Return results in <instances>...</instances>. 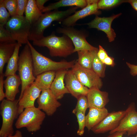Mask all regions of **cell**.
<instances>
[{"label": "cell", "mask_w": 137, "mask_h": 137, "mask_svg": "<svg viewBox=\"0 0 137 137\" xmlns=\"http://www.w3.org/2000/svg\"><path fill=\"white\" fill-rule=\"evenodd\" d=\"M125 134H126L124 132L117 131L109 134L107 137H124L123 136V135ZM133 137H137V134L136 136Z\"/></svg>", "instance_id": "40"}, {"label": "cell", "mask_w": 137, "mask_h": 137, "mask_svg": "<svg viewBox=\"0 0 137 137\" xmlns=\"http://www.w3.org/2000/svg\"><path fill=\"white\" fill-rule=\"evenodd\" d=\"M126 114L118 127L110 132L111 134L117 131L123 132L128 136L134 134L137 132V111L134 104H131L126 110Z\"/></svg>", "instance_id": "10"}, {"label": "cell", "mask_w": 137, "mask_h": 137, "mask_svg": "<svg viewBox=\"0 0 137 137\" xmlns=\"http://www.w3.org/2000/svg\"><path fill=\"white\" fill-rule=\"evenodd\" d=\"M89 107L99 109L105 108L109 101L108 93L98 89H89L86 95Z\"/></svg>", "instance_id": "17"}, {"label": "cell", "mask_w": 137, "mask_h": 137, "mask_svg": "<svg viewBox=\"0 0 137 137\" xmlns=\"http://www.w3.org/2000/svg\"><path fill=\"white\" fill-rule=\"evenodd\" d=\"M127 2L131 5L132 8L137 11V0H129Z\"/></svg>", "instance_id": "41"}, {"label": "cell", "mask_w": 137, "mask_h": 137, "mask_svg": "<svg viewBox=\"0 0 137 137\" xmlns=\"http://www.w3.org/2000/svg\"><path fill=\"white\" fill-rule=\"evenodd\" d=\"M34 45L46 47L51 56L66 57L74 53V47L71 39L63 35L58 37L54 33L33 41Z\"/></svg>", "instance_id": "2"}, {"label": "cell", "mask_w": 137, "mask_h": 137, "mask_svg": "<svg viewBox=\"0 0 137 137\" xmlns=\"http://www.w3.org/2000/svg\"><path fill=\"white\" fill-rule=\"evenodd\" d=\"M27 43L30 49L33 60V73L35 77L47 71H57L71 68L76 61L75 60L69 62L54 61L45 57L38 52L32 46L29 40Z\"/></svg>", "instance_id": "3"}, {"label": "cell", "mask_w": 137, "mask_h": 137, "mask_svg": "<svg viewBox=\"0 0 137 137\" xmlns=\"http://www.w3.org/2000/svg\"><path fill=\"white\" fill-rule=\"evenodd\" d=\"M67 70H60L56 72L55 78L50 89L58 100L62 99L65 94L70 93L64 83V77Z\"/></svg>", "instance_id": "18"}, {"label": "cell", "mask_w": 137, "mask_h": 137, "mask_svg": "<svg viewBox=\"0 0 137 137\" xmlns=\"http://www.w3.org/2000/svg\"><path fill=\"white\" fill-rule=\"evenodd\" d=\"M85 114L81 112H77L75 114L78 124V129L77 134L80 136H82L83 134L84 128L86 127V116Z\"/></svg>", "instance_id": "30"}, {"label": "cell", "mask_w": 137, "mask_h": 137, "mask_svg": "<svg viewBox=\"0 0 137 137\" xmlns=\"http://www.w3.org/2000/svg\"><path fill=\"white\" fill-rule=\"evenodd\" d=\"M3 1L4 6L8 10L11 17L17 15V0H3Z\"/></svg>", "instance_id": "33"}, {"label": "cell", "mask_w": 137, "mask_h": 137, "mask_svg": "<svg viewBox=\"0 0 137 137\" xmlns=\"http://www.w3.org/2000/svg\"><path fill=\"white\" fill-rule=\"evenodd\" d=\"M46 116L45 113L35 107L26 108L20 114L15 125L18 129L25 127L29 132L40 129Z\"/></svg>", "instance_id": "6"}, {"label": "cell", "mask_w": 137, "mask_h": 137, "mask_svg": "<svg viewBox=\"0 0 137 137\" xmlns=\"http://www.w3.org/2000/svg\"><path fill=\"white\" fill-rule=\"evenodd\" d=\"M102 62L106 65L111 66H114L115 64L114 58L109 56L105 58Z\"/></svg>", "instance_id": "38"}, {"label": "cell", "mask_w": 137, "mask_h": 137, "mask_svg": "<svg viewBox=\"0 0 137 137\" xmlns=\"http://www.w3.org/2000/svg\"><path fill=\"white\" fill-rule=\"evenodd\" d=\"M21 81L19 75L16 74L9 75L4 80V87L5 90V97L11 101L15 100L17 94L19 92V87Z\"/></svg>", "instance_id": "19"}, {"label": "cell", "mask_w": 137, "mask_h": 137, "mask_svg": "<svg viewBox=\"0 0 137 137\" xmlns=\"http://www.w3.org/2000/svg\"><path fill=\"white\" fill-rule=\"evenodd\" d=\"M124 2L127 1L120 0H100L97 3L98 9L109 8Z\"/></svg>", "instance_id": "29"}, {"label": "cell", "mask_w": 137, "mask_h": 137, "mask_svg": "<svg viewBox=\"0 0 137 137\" xmlns=\"http://www.w3.org/2000/svg\"><path fill=\"white\" fill-rule=\"evenodd\" d=\"M89 108V112L86 115V127L90 131L100 122L109 113L105 107L101 109Z\"/></svg>", "instance_id": "20"}, {"label": "cell", "mask_w": 137, "mask_h": 137, "mask_svg": "<svg viewBox=\"0 0 137 137\" xmlns=\"http://www.w3.org/2000/svg\"><path fill=\"white\" fill-rule=\"evenodd\" d=\"M78 8L76 7H72L65 11L57 9L43 14L37 20L31 25L28 40L33 41L42 38L44 36L45 30L52 22L62 21L72 13H75Z\"/></svg>", "instance_id": "1"}, {"label": "cell", "mask_w": 137, "mask_h": 137, "mask_svg": "<svg viewBox=\"0 0 137 137\" xmlns=\"http://www.w3.org/2000/svg\"><path fill=\"white\" fill-rule=\"evenodd\" d=\"M10 14L4 4L3 0H0V25L4 26L10 19Z\"/></svg>", "instance_id": "32"}, {"label": "cell", "mask_w": 137, "mask_h": 137, "mask_svg": "<svg viewBox=\"0 0 137 137\" xmlns=\"http://www.w3.org/2000/svg\"><path fill=\"white\" fill-rule=\"evenodd\" d=\"M56 32L62 33L71 40L74 47V53L82 50H92L98 48L90 44L87 41L86 36L82 31L76 29L72 27L63 26L58 27Z\"/></svg>", "instance_id": "9"}, {"label": "cell", "mask_w": 137, "mask_h": 137, "mask_svg": "<svg viewBox=\"0 0 137 137\" xmlns=\"http://www.w3.org/2000/svg\"><path fill=\"white\" fill-rule=\"evenodd\" d=\"M16 43H0V74L3 73L5 65L13 55Z\"/></svg>", "instance_id": "22"}, {"label": "cell", "mask_w": 137, "mask_h": 137, "mask_svg": "<svg viewBox=\"0 0 137 137\" xmlns=\"http://www.w3.org/2000/svg\"><path fill=\"white\" fill-rule=\"evenodd\" d=\"M97 55L99 59L102 62L108 56L106 51L100 45L99 46V49Z\"/></svg>", "instance_id": "36"}, {"label": "cell", "mask_w": 137, "mask_h": 137, "mask_svg": "<svg viewBox=\"0 0 137 137\" xmlns=\"http://www.w3.org/2000/svg\"><path fill=\"white\" fill-rule=\"evenodd\" d=\"M8 137H22V134L21 131L18 130L15 131L14 135H10Z\"/></svg>", "instance_id": "42"}, {"label": "cell", "mask_w": 137, "mask_h": 137, "mask_svg": "<svg viewBox=\"0 0 137 137\" xmlns=\"http://www.w3.org/2000/svg\"><path fill=\"white\" fill-rule=\"evenodd\" d=\"M56 72L47 71L37 75L34 82L42 91L50 89L55 78Z\"/></svg>", "instance_id": "23"}, {"label": "cell", "mask_w": 137, "mask_h": 137, "mask_svg": "<svg viewBox=\"0 0 137 137\" xmlns=\"http://www.w3.org/2000/svg\"><path fill=\"white\" fill-rule=\"evenodd\" d=\"M19 76L21 81V91L18 101L22 97L25 89L35 81L32 56L30 48L27 43L21 52L18 62Z\"/></svg>", "instance_id": "4"}, {"label": "cell", "mask_w": 137, "mask_h": 137, "mask_svg": "<svg viewBox=\"0 0 137 137\" xmlns=\"http://www.w3.org/2000/svg\"><path fill=\"white\" fill-rule=\"evenodd\" d=\"M97 54L93 58L92 69L100 78H103L105 76L106 65L99 59Z\"/></svg>", "instance_id": "27"}, {"label": "cell", "mask_w": 137, "mask_h": 137, "mask_svg": "<svg viewBox=\"0 0 137 137\" xmlns=\"http://www.w3.org/2000/svg\"><path fill=\"white\" fill-rule=\"evenodd\" d=\"M4 73L0 74V101H2L5 97V93L3 91L4 84Z\"/></svg>", "instance_id": "35"}, {"label": "cell", "mask_w": 137, "mask_h": 137, "mask_svg": "<svg viewBox=\"0 0 137 137\" xmlns=\"http://www.w3.org/2000/svg\"><path fill=\"white\" fill-rule=\"evenodd\" d=\"M98 50L97 48L92 50H82L77 52L78 58L77 62L82 67L92 69L93 58Z\"/></svg>", "instance_id": "24"}, {"label": "cell", "mask_w": 137, "mask_h": 137, "mask_svg": "<svg viewBox=\"0 0 137 137\" xmlns=\"http://www.w3.org/2000/svg\"><path fill=\"white\" fill-rule=\"evenodd\" d=\"M25 13V16L31 25L37 20L43 14L38 8L35 0H28Z\"/></svg>", "instance_id": "26"}, {"label": "cell", "mask_w": 137, "mask_h": 137, "mask_svg": "<svg viewBox=\"0 0 137 137\" xmlns=\"http://www.w3.org/2000/svg\"><path fill=\"white\" fill-rule=\"evenodd\" d=\"M126 113L125 110L113 111L109 113L99 124L91 130L96 134H102L112 131L118 126Z\"/></svg>", "instance_id": "11"}, {"label": "cell", "mask_w": 137, "mask_h": 137, "mask_svg": "<svg viewBox=\"0 0 137 137\" xmlns=\"http://www.w3.org/2000/svg\"><path fill=\"white\" fill-rule=\"evenodd\" d=\"M71 69L81 83L89 89H100L102 87L103 83L101 78L92 69L81 67L76 61Z\"/></svg>", "instance_id": "8"}, {"label": "cell", "mask_w": 137, "mask_h": 137, "mask_svg": "<svg viewBox=\"0 0 137 137\" xmlns=\"http://www.w3.org/2000/svg\"><path fill=\"white\" fill-rule=\"evenodd\" d=\"M41 91L34 82L25 89L22 97L19 101L18 112L19 114L25 109L35 107V101L39 97Z\"/></svg>", "instance_id": "16"}, {"label": "cell", "mask_w": 137, "mask_h": 137, "mask_svg": "<svg viewBox=\"0 0 137 137\" xmlns=\"http://www.w3.org/2000/svg\"><path fill=\"white\" fill-rule=\"evenodd\" d=\"M47 0H36V5L39 9L42 12L45 6L44 4L47 1Z\"/></svg>", "instance_id": "39"}, {"label": "cell", "mask_w": 137, "mask_h": 137, "mask_svg": "<svg viewBox=\"0 0 137 137\" xmlns=\"http://www.w3.org/2000/svg\"><path fill=\"white\" fill-rule=\"evenodd\" d=\"M126 64L130 69V73L133 76L137 75V65L131 64L129 62H126Z\"/></svg>", "instance_id": "37"}, {"label": "cell", "mask_w": 137, "mask_h": 137, "mask_svg": "<svg viewBox=\"0 0 137 137\" xmlns=\"http://www.w3.org/2000/svg\"><path fill=\"white\" fill-rule=\"evenodd\" d=\"M16 41L4 26L0 25V43H14Z\"/></svg>", "instance_id": "31"}, {"label": "cell", "mask_w": 137, "mask_h": 137, "mask_svg": "<svg viewBox=\"0 0 137 137\" xmlns=\"http://www.w3.org/2000/svg\"><path fill=\"white\" fill-rule=\"evenodd\" d=\"M18 99L13 101L4 99L0 105V114L2 123L0 130V137H8L14 132L13 125L19 114Z\"/></svg>", "instance_id": "5"}, {"label": "cell", "mask_w": 137, "mask_h": 137, "mask_svg": "<svg viewBox=\"0 0 137 137\" xmlns=\"http://www.w3.org/2000/svg\"><path fill=\"white\" fill-rule=\"evenodd\" d=\"M37 102L38 108L49 116L53 115L61 105L50 89L42 91Z\"/></svg>", "instance_id": "12"}, {"label": "cell", "mask_w": 137, "mask_h": 137, "mask_svg": "<svg viewBox=\"0 0 137 137\" xmlns=\"http://www.w3.org/2000/svg\"><path fill=\"white\" fill-rule=\"evenodd\" d=\"M77 101L72 113L75 114L77 112H81L85 113L87 109L89 108L88 101L86 96L82 95L77 99Z\"/></svg>", "instance_id": "28"}, {"label": "cell", "mask_w": 137, "mask_h": 137, "mask_svg": "<svg viewBox=\"0 0 137 137\" xmlns=\"http://www.w3.org/2000/svg\"><path fill=\"white\" fill-rule=\"evenodd\" d=\"M121 14L120 13L108 17H101L97 16L94 20L86 24L90 28H95L104 32L106 34L109 41L112 42L116 37V33L111 26L112 22Z\"/></svg>", "instance_id": "13"}, {"label": "cell", "mask_w": 137, "mask_h": 137, "mask_svg": "<svg viewBox=\"0 0 137 137\" xmlns=\"http://www.w3.org/2000/svg\"><path fill=\"white\" fill-rule=\"evenodd\" d=\"M98 0H88V4L85 7L76 11L72 15H70L62 21L63 26L72 27L79 19L92 14H98L100 13L98 10L97 3Z\"/></svg>", "instance_id": "14"}, {"label": "cell", "mask_w": 137, "mask_h": 137, "mask_svg": "<svg viewBox=\"0 0 137 137\" xmlns=\"http://www.w3.org/2000/svg\"><path fill=\"white\" fill-rule=\"evenodd\" d=\"M22 45V44L17 42L13 53L7 63L6 69L4 73L5 76L7 77L15 74L18 71L19 52Z\"/></svg>", "instance_id": "25"}, {"label": "cell", "mask_w": 137, "mask_h": 137, "mask_svg": "<svg viewBox=\"0 0 137 137\" xmlns=\"http://www.w3.org/2000/svg\"><path fill=\"white\" fill-rule=\"evenodd\" d=\"M5 26L18 43L22 44H27L31 24L25 16L18 15L11 16Z\"/></svg>", "instance_id": "7"}, {"label": "cell", "mask_w": 137, "mask_h": 137, "mask_svg": "<svg viewBox=\"0 0 137 137\" xmlns=\"http://www.w3.org/2000/svg\"><path fill=\"white\" fill-rule=\"evenodd\" d=\"M88 4V0H61L45 6L42 12L45 13L57 10L59 7L65 6L76 7L83 9Z\"/></svg>", "instance_id": "21"}, {"label": "cell", "mask_w": 137, "mask_h": 137, "mask_svg": "<svg viewBox=\"0 0 137 137\" xmlns=\"http://www.w3.org/2000/svg\"><path fill=\"white\" fill-rule=\"evenodd\" d=\"M17 7L16 14L21 16H23V14L25 11L27 4L28 0H17Z\"/></svg>", "instance_id": "34"}, {"label": "cell", "mask_w": 137, "mask_h": 137, "mask_svg": "<svg viewBox=\"0 0 137 137\" xmlns=\"http://www.w3.org/2000/svg\"><path fill=\"white\" fill-rule=\"evenodd\" d=\"M64 81L70 93L77 99L81 96H86L89 91L88 88L81 83L71 69L67 70Z\"/></svg>", "instance_id": "15"}]
</instances>
